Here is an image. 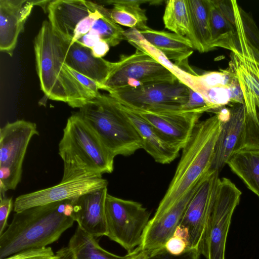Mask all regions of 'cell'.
<instances>
[{
	"label": "cell",
	"instance_id": "30bf717a",
	"mask_svg": "<svg viewBox=\"0 0 259 259\" xmlns=\"http://www.w3.org/2000/svg\"><path fill=\"white\" fill-rule=\"evenodd\" d=\"M104 90L121 104L136 108L181 107L189 94V88L178 79Z\"/></svg>",
	"mask_w": 259,
	"mask_h": 259
},
{
	"label": "cell",
	"instance_id": "74e56055",
	"mask_svg": "<svg viewBox=\"0 0 259 259\" xmlns=\"http://www.w3.org/2000/svg\"><path fill=\"white\" fill-rule=\"evenodd\" d=\"M100 40L98 34L95 30L91 29L88 33L79 38L77 42L91 49Z\"/></svg>",
	"mask_w": 259,
	"mask_h": 259
},
{
	"label": "cell",
	"instance_id": "4316f807",
	"mask_svg": "<svg viewBox=\"0 0 259 259\" xmlns=\"http://www.w3.org/2000/svg\"><path fill=\"white\" fill-rule=\"evenodd\" d=\"M163 20L166 28L187 37L191 41L192 34L187 0L167 1Z\"/></svg>",
	"mask_w": 259,
	"mask_h": 259
},
{
	"label": "cell",
	"instance_id": "4fadbf2b",
	"mask_svg": "<svg viewBox=\"0 0 259 259\" xmlns=\"http://www.w3.org/2000/svg\"><path fill=\"white\" fill-rule=\"evenodd\" d=\"M102 177H84L69 180L54 186L21 195L14 203L15 212L34 206L71 200L90 192L107 187Z\"/></svg>",
	"mask_w": 259,
	"mask_h": 259
},
{
	"label": "cell",
	"instance_id": "8fae6325",
	"mask_svg": "<svg viewBox=\"0 0 259 259\" xmlns=\"http://www.w3.org/2000/svg\"><path fill=\"white\" fill-rule=\"evenodd\" d=\"M127 107L149 122L179 150L187 144L202 114L211 111L208 108L184 110L181 107Z\"/></svg>",
	"mask_w": 259,
	"mask_h": 259
},
{
	"label": "cell",
	"instance_id": "ffe728a7",
	"mask_svg": "<svg viewBox=\"0 0 259 259\" xmlns=\"http://www.w3.org/2000/svg\"><path fill=\"white\" fill-rule=\"evenodd\" d=\"M139 32L149 44L160 51L168 60L174 61L176 65L185 67L193 72L188 64V59L194 50L189 38L174 32L156 30L149 27Z\"/></svg>",
	"mask_w": 259,
	"mask_h": 259
},
{
	"label": "cell",
	"instance_id": "b9f144b4",
	"mask_svg": "<svg viewBox=\"0 0 259 259\" xmlns=\"http://www.w3.org/2000/svg\"><path fill=\"white\" fill-rule=\"evenodd\" d=\"M256 108H257V117H258V122H259V104L256 105Z\"/></svg>",
	"mask_w": 259,
	"mask_h": 259
},
{
	"label": "cell",
	"instance_id": "83f0119b",
	"mask_svg": "<svg viewBox=\"0 0 259 259\" xmlns=\"http://www.w3.org/2000/svg\"><path fill=\"white\" fill-rule=\"evenodd\" d=\"M92 30H95L101 40L109 46L114 47L125 39L124 30L110 17L109 13L103 14L93 23Z\"/></svg>",
	"mask_w": 259,
	"mask_h": 259
},
{
	"label": "cell",
	"instance_id": "9c48e42d",
	"mask_svg": "<svg viewBox=\"0 0 259 259\" xmlns=\"http://www.w3.org/2000/svg\"><path fill=\"white\" fill-rule=\"evenodd\" d=\"M178 79L167 68L146 52L139 49L130 55H122L113 62L110 72L102 90L123 87H137Z\"/></svg>",
	"mask_w": 259,
	"mask_h": 259
},
{
	"label": "cell",
	"instance_id": "ac0fdd59",
	"mask_svg": "<svg viewBox=\"0 0 259 259\" xmlns=\"http://www.w3.org/2000/svg\"><path fill=\"white\" fill-rule=\"evenodd\" d=\"M34 5L32 0H0V50L12 56Z\"/></svg>",
	"mask_w": 259,
	"mask_h": 259
},
{
	"label": "cell",
	"instance_id": "d6a6232c",
	"mask_svg": "<svg viewBox=\"0 0 259 259\" xmlns=\"http://www.w3.org/2000/svg\"><path fill=\"white\" fill-rule=\"evenodd\" d=\"M68 70L71 75L89 92L94 98L100 94L99 90H102V85L95 80L75 71L67 66Z\"/></svg>",
	"mask_w": 259,
	"mask_h": 259
},
{
	"label": "cell",
	"instance_id": "1f68e13d",
	"mask_svg": "<svg viewBox=\"0 0 259 259\" xmlns=\"http://www.w3.org/2000/svg\"><path fill=\"white\" fill-rule=\"evenodd\" d=\"M148 255V259H199L201 253L197 249H190L181 255H174L164 248Z\"/></svg>",
	"mask_w": 259,
	"mask_h": 259
},
{
	"label": "cell",
	"instance_id": "7402d4cb",
	"mask_svg": "<svg viewBox=\"0 0 259 259\" xmlns=\"http://www.w3.org/2000/svg\"><path fill=\"white\" fill-rule=\"evenodd\" d=\"M137 250V247L124 256L111 253L99 245L96 237L77 226L67 245L56 254L62 259H131Z\"/></svg>",
	"mask_w": 259,
	"mask_h": 259
},
{
	"label": "cell",
	"instance_id": "4dcf8cb0",
	"mask_svg": "<svg viewBox=\"0 0 259 259\" xmlns=\"http://www.w3.org/2000/svg\"><path fill=\"white\" fill-rule=\"evenodd\" d=\"M3 259H59L50 247L23 250Z\"/></svg>",
	"mask_w": 259,
	"mask_h": 259
},
{
	"label": "cell",
	"instance_id": "f546056e",
	"mask_svg": "<svg viewBox=\"0 0 259 259\" xmlns=\"http://www.w3.org/2000/svg\"><path fill=\"white\" fill-rule=\"evenodd\" d=\"M108 13L109 10L101 5L99 9L81 20L75 28L73 38L71 43L77 41L82 36L88 33L91 29L92 25L95 20L100 18L103 14Z\"/></svg>",
	"mask_w": 259,
	"mask_h": 259
},
{
	"label": "cell",
	"instance_id": "ab89813d",
	"mask_svg": "<svg viewBox=\"0 0 259 259\" xmlns=\"http://www.w3.org/2000/svg\"><path fill=\"white\" fill-rule=\"evenodd\" d=\"M173 235L179 237L185 240L189 243L190 235L189 231L187 228L179 225L176 228Z\"/></svg>",
	"mask_w": 259,
	"mask_h": 259
},
{
	"label": "cell",
	"instance_id": "d4e9b609",
	"mask_svg": "<svg viewBox=\"0 0 259 259\" xmlns=\"http://www.w3.org/2000/svg\"><path fill=\"white\" fill-rule=\"evenodd\" d=\"M194 50L201 53L212 50L207 0H187Z\"/></svg>",
	"mask_w": 259,
	"mask_h": 259
},
{
	"label": "cell",
	"instance_id": "7a4b0ae2",
	"mask_svg": "<svg viewBox=\"0 0 259 259\" xmlns=\"http://www.w3.org/2000/svg\"><path fill=\"white\" fill-rule=\"evenodd\" d=\"M68 201L15 212L8 228L0 236V259L23 250L46 247L57 241L74 222L64 212Z\"/></svg>",
	"mask_w": 259,
	"mask_h": 259
},
{
	"label": "cell",
	"instance_id": "ba28073f",
	"mask_svg": "<svg viewBox=\"0 0 259 259\" xmlns=\"http://www.w3.org/2000/svg\"><path fill=\"white\" fill-rule=\"evenodd\" d=\"M36 124L25 120L7 123L0 130V196L15 190L21 180L22 164Z\"/></svg>",
	"mask_w": 259,
	"mask_h": 259
},
{
	"label": "cell",
	"instance_id": "5b68a950",
	"mask_svg": "<svg viewBox=\"0 0 259 259\" xmlns=\"http://www.w3.org/2000/svg\"><path fill=\"white\" fill-rule=\"evenodd\" d=\"M77 113L114 157L128 156L142 149L141 139L120 103L108 94L100 93Z\"/></svg>",
	"mask_w": 259,
	"mask_h": 259
},
{
	"label": "cell",
	"instance_id": "484cf974",
	"mask_svg": "<svg viewBox=\"0 0 259 259\" xmlns=\"http://www.w3.org/2000/svg\"><path fill=\"white\" fill-rule=\"evenodd\" d=\"M212 49L220 47L234 53L238 50L236 27L220 12L212 0H207Z\"/></svg>",
	"mask_w": 259,
	"mask_h": 259
},
{
	"label": "cell",
	"instance_id": "7bdbcfd3",
	"mask_svg": "<svg viewBox=\"0 0 259 259\" xmlns=\"http://www.w3.org/2000/svg\"><path fill=\"white\" fill-rule=\"evenodd\" d=\"M59 259H62V258H60V257H59Z\"/></svg>",
	"mask_w": 259,
	"mask_h": 259
},
{
	"label": "cell",
	"instance_id": "3957f363",
	"mask_svg": "<svg viewBox=\"0 0 259 259\" xmlns=\"http://www.w3.org/2000/svg\"><path fill=\"white\" fill-rule=\"evenodd\" d=\"M222 121L221 109L214 115L196 124L182 149L173 178L154 215L171 207L210 170Z\"/></svg>",
	"mask_w": 259,
	"mask_h": 259
},
{
	"label": "cell",
	"instance_id": "f1b7e54d",
	"mask_svg": "<svg viewBox=\"0 0 259 259\" xmlns=\"http://www.w3.org/2000/svg\"><path fill=\"white\" fill-rule=\"evenodd\" d=\"M239 15L245 36L259 66V30L251 17L240 6Z\"/></svg>",
	"mask_w": 259,
	"mask_h": 259
},
{
	"label": "cell",
	"instance_id": "e0dca14e",
	"mask_svg": "<svg viewBox=\"0 0 259 259\" xmlns=\"http://www.w3.org/2000/svg\"><path fill=\"white\" fill-rule=\"evenodd\" d=\"M100 6L84 0L52 1L48 9L49 21L60 37L71 42L77 24Z\"/></svg>",
	"mask_w": 259,
	"mask_h": 259
},
{
	"label": "cell",
	"instance_id": "cb8c5ba5",
	"mask_svg": "<svg viewBox=\"0 0 259 259\" xmlns=\"http://www.w3.org/2000/svg\"><path fill=\"white\" fill-rule=\"evenodd\" d=\"M227 164L247 188L259 198V150L236 151Z\"/></svg>",
	"mask_w": 259,
	"mask_h": 259
},
{
	"label": "cell",
	"instance_id": "e575fe53",
	"mask_svg": "<svg viewBox=\"0 0 259 259\" xmlns=\"http://www.w3.org/2000/svg\"><path fill=\"white\" fill-rule=\"evenodd\" d=\"M189 243L185 240L172 236L166 242L164 248L169 253L174 255H179L188 250Z\"/></svg>",
	"mask_w": 259,
	"mask_h": 259
},
{
	"label": "cell",
	"instance_id": "8992f818",
	"mask_svg": "<svg viewBox=\"0 0 259 259\" xmlns=\"http://www.w3.org/2000/svg\"><path fill=\"white\" fill-rule=\"evenodd\" d=\"M241 191L230 179H220L200 248L206 259H225L227 236Z\"/></svg>",
	"mask_w": 259,
	"mask_h": 259
},
{
	"label": "cell",
	"instance_id": "60d3db41",
	"mask_svg": "<svg viewBox=\"0 0 259 259\" xmlns=\"http://www.w3.org/2000/svg\"><path fill=\"white\" fill-rule=\"evenodd\" d=\"M148 253L141 249L139 246L137 247L136 253L131 259H148Z\"/></svg>",
	"mask_w": 259,
	"mask_h": 259
},
{
	"label": "cell",
	"instance_id": "277c9868",
	"mask_svg": "<svg viewBox=\"0 0 259 259\" xmlns=\"http://www.w3.org/2000/svg\"><path fill=\"white\" fill-rule=\"evenodd\" d=\"M63 161L61 181L84 177H102L114 169V157L77 112L67 119L59 144Z\"/></svg>",
	"mask_w": 259,
	"mask_h": 259
},
{
	"label": "cell",
	"instance_id": "d6986e66",
	"mask_svg": "<svg viewBox=\"0 0 259 259\" xmlns=\"http://www.w3.org/2000/svg\"><path fill=\"white\" fill-rule=\"evenodd\" d=\"M120 104L139 135L142 142V149L156 162L168 164L178 156L180 150L144 119L128 107Z\"/></svg>",
	"mask_w": 259,
	"mask_h": 259
},
{
	"label": "cell",
	"instance_id": "836d02e7",
	"mask_svg": "<svg viewBox=\"0 0 259 259\" xmlns=\"http://www.w3.org/2000/svg\"><path fill=\"white\" fill-rule=\"evenodd\" d=\"M189 93L188 101L181 107V109L184 110H195L208 108L211 111L213 110L212 108L208 104L200 94L189 88Z\"/></svg>",
	"mask_w": 259,
	"mask_h": 259
},
{
	"label": "cell",
	"instance_id": "44dd1931",
	"mask_svg": "<svg viewBox=\"0 0 259 259\" xmlns=\"http://www.w3.org/2000/svg\"><path fill=\"white\" fill-rule=\"evenodd\" d=\"M65 61L69 68L103 85L113 66V62L94 57L91 49L76 41L70 43Z\"/></svg>",
	"mask_w": 259,
	"mask_h": 259
},
{
	"label": "cell",
	"instance_id": "9a60e30c",
	"mask_svg": "<svg viewBox=\"0 0 259 259\" xmlns=\"http://www.w3.org/2000/svg\"><path fill=\"white\" fill-rule=\"evenodd\" d=\"M238 50L231 53L229 65L234 72L243 95L244 103L259 104V66L245 36L238 9L235 10Z\"/></svg>",
	"mask_w": 259,
	"mask_h": 259
},
{
	"label": "cell",
	"instance_id": "5bb4252c",
	"mask_svg": "<svg viewBox=\"0 0 259 259\" xmlns=\"http://www.w3.org/2000/svg\"><path fill=\"white\" fill-rule=\"evenodd\" d=\"M221 129L214 148L210 170L219 172L236 151L242 148L245 137L246 113L244 104L222 108Z\"/></svg>",
	"mask_w": 259,
	"mask_h": 259
},
{
	"label": "cell",
	"instance_id": "52a82bcc",
	"mask_svg": "<svg viewBox=\"0 0 259 259\" xmlns=\"http://www.w3.org/2000/svg\"><path fill=\"white\" fill-rule=\"evenodd\" d=\"M106 236L128 253L141 243L150 221V212L138 202L116 197L107 193L105 202Z\"/></svg>",
	"mask_w": 259,
	"mask_h": 259
},
{
	"label": "cell",
	"instance_id": "7c38bea8",
	"mask_svg": "<svg viewBox=\"0 0 259 259\" xmlns=\"http://www.w3.org/2000/svg\"><path fill=\"white\" fill-rule=\"evenodd\" d=\"M220 179L218 170H210L207 173L189 202L180 223L179 225L187 228L189 232L188 249L199 251Z\"/></svg>",
	"mask_w": 259,
	"mask_h": 259
},
{
	"label": "cell",
	"instance_id": "8d00e7d4",
	"mask_svg": "<svg viewBox=\"0 0 259 259\" xmlns=\"http://www.w3.org/2000/svg\"><path fill=\"white\" fill-rule=\"evenodd\" d=\"M222 15L235 27V17L232 0H212Z\"/></svg>",
	"mask_w": 259,
	"mask_h": 259
},
{
	"label": "cell",
	"instance_id": "2e32d148",
	"mask_svg": "<svg viewBox=\"0 0 259 259\" xmlns=\"http://www.w3.org/2000/svg\"><path fill=\"white\" fill-rule=\"evenodd\" d=\"M107 193V187H105L71 200V217L78 227L95 237L106 236L105 202Z\"/></svg>",
	"mask_w": 259,
	"mask_h": 259
},
{
	"label": "cell",
	"instance_id": "f35d334b",
	"mask_svg": "<svg viewBox=\"0 0 259 259\" xmlns=\"http://www.w3.org/2000/svg\"><path fill=\"white\" fill-rule=\"evenodd\" d=\"M109 49V45L105 41L100 40L91 49V50L94 57L101 58L107 54Z\"/></svg>",
	"mask_w": 259,
	"mask_h": 259
},
{
	"label": "cell",
	"instance_id": "d590c367",
	"mask_svg": "<svg viewBox=\"0 0 259 259\" xmlns=\"http://www.w3.org/2000/svg\"><path fill=\"white\" fill-rule=\"evenodd\" d=\"M0 236L4 233L9 215L14 206L13 198L0 196Z\"/></svg>",
	"mask_w": 259,
	"mask_h": 259
},
{
	"label": "cell",
	"instance_id": "603a6c76",
	"mask_svg": "<svg viewBox=\"0 0 259 259\" xmlns=\"http://www.w3.org/2000/svg\"><path fill=\"white\" fill-rule=\"evenodd\" d=\"M162 1L147 0H110L104 2L107 5L113 6L109 10L111 19L118 25L136 29L138 31L148 27L147 25L148 18L145 10L141 8L144 3L156 4Z\"/></svg>",
	"mask_w": 259,
	"mask_h": 259
},
{
	"label": "cell",
	"instance_id": "6da1fadb",
	"mask_svg": "<svg viewBox=\"0 0 259 259\" xmlns=\"http://www.w3.org/2000/svg\"><path fill=\"white\" fill-rule=\"evenodd\" d=\"M70 43L54 31L49 21H44L33 42L36 69L48 98L80 108L94 97L68 70L65 58Z\"/></svg>",
	"mask_w": 259,
	"mask_h": 259
}]
</instances>
